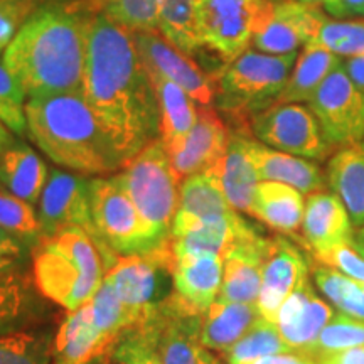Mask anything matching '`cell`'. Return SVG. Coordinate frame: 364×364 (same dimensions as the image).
I'll return each instance as SVG.
<instances>
[{"label": "cell", "instance_id": "cell-1", "mask_svg": "<svg viewBox=\"0 0 364 364\" xmlns=\"http://www.w3.org/2000/svg\"><path fill=\"white\" fill-rule=\"evenodd\" d=\"M83 97L129 161L161 139L157 95L134 33L100 14L90 24Z\"/></svg>", "mask_w": 364, "mask_h": 364}, {"label": "cell", "instance_id": "cell-2", "mask_svg": "<svg viewBox=\"0 0 364 364\" xmlns=\"http://www.w3.org/2000/svg\"><path fill=\"white\" fill-rule=\"evenodd\" d=\"M85 0H44L4 51L27 100L83 91L90 24Z\"/></svg>", "mask_w": 364, "mask_h": 364}, {"label": "cell", "instance_id": "cell-3", "mask_svg": "<svg viewBox=\"0 0 364 364\" xmlns=\"http://www.w3.org/2000/svg\"><path fill=\"white\" fill-rule=\"evenodd\" d=\"M27 135L49 161L81 176H113L129 162L83 91L29 98Z\"/></svg>", "mask_w": 364, "mask_h": 364}, {"label": "cell", "instance_id": "cell-4", "mask_svg": "<svg viewBox=\"0 0 364 364\" xmlns=\"http://www.w3.org/2000/svg\"><path fill=\"white\" fill-rule=\"evenodd\" d=\"M118 255L83 228L44 236L33 250L31 272L39 292L54 306L76 311L97 294Z\"/></svg>", "mask_w": 364, "mask_h": 364}, {"label": "cell", "instance_id": "cell-5", "mask_svg": "<svg viewBox=\"0 0 364 364\" xmlns=\"http://www.w3.org/2000/svg\"><path fill=\"white\" fill-rule=\"evenodd\" d=\"M297 53L275 56L248 49L215 80V105L231 120L243 124L279 102L294 70Z\"/></svg>", "mask_w": 364, "mask_h": 364}, {"label": "cell", "instance_id": "cell-6", "mask_svg": "<svg viewBox=\"0 0 364 364\" xmlns=\"http://www.w3.org/2000/svg\"><path fill=\"white\" fill-rule=\"evenodd\" d=\"M117 177L157 245L169 243L172 223L179 208L181 177L172 166L162 140H154L140 150L124 169L117 172Z\"/></svg>", "mask_w": 364, "mask_h": 364}, {"label": "cell", "instance_id": "cell-7", "mask_svg": "<svg viewBox=\"0 0 364 364\" xmlns=\"http://www.w3.org/2000/svg\"><path fill=\"white\" fill-rule=\"evenodd\" d=\"M174 265L176 255L169 241L150 252L118 257L105 273L103 279L110 282L130 314L132 329L142 326L154 309L174 292Z\"/></svg>", "mask_w": 364, "mask_h": 364}, {"label": "cell", "instance_id": "cell-8", "mask_svg": "<svg viewBox=\"0 0 364 364\" xmlns=\"http://www.w3.org/2000/svg\"><path fill=\"white\" fill-rule=\"evenodd\" d=\"M91 189V220L95 240L107 245L118 257L145 253L157 245L117 174L93 177Z\"/></svg>", "mask_w": 364, "mask_h": 364}, {"label": "cell", "instance_id": "cell-9", "mask_svg": "<svg viewBox=\"0 0 364 364\" xmlns=\"http://www.w3.org/2000/svg\"><path fill=\"white\" fill-rule=\"evenodd\" d=\"M273 0H196L194 27L201 48L231 63L248 51Z\"/></svg>", "mask_w": 364, "mask_h": 364}, {"label": "cell", "instance_id": "cell-10", "mask_svg": "<svg viewBox=\"0 0 364 364\" xmlns=\"http://www.w3.org/2000/svg\"><path fill=\"white\" fill-rule=\"evenodd\" d=\"M201 311L172 292L139 327L152 341L161 364H223L201 343Z\"/></svg>", "mask_w": 364, "mask_h": 364}, {"label": "cell", "instance_id": "cell-11", "mask_svg": "<svg viewBox=\"0 0 364 364\" xmlns=\"http://www.w3.org/2000/svg\"><path fill=\"white\" fill-rule=\"evenodd\" d=\"M250 122L255 139L280 152L324 161L334 150L316 115L304 103H275Z\"/></svg>", "mask_w": 364, "mask_h": 364}, {"label": "cell", "instance_id": "cell-12", "mask_svg": "<svg viewBox=\"0 0 364 364\" xmlns=\"http://www.w3.org/2000/svg\"><path fill=\"white\" fill-rule=\"evenodd\" d=\"M332 149L364 140V93L353 83L343 61L327 76L309 102Z\"/></svg>", "mask_w": 364, "mask_h": 364}, {"label": "cell", "instance_id": "cell-13", "mask_svg": "<svg viewBox=\"0 0 364 364\" xmlns=\"http://www.w3.org/2000/svg\"><path fill=\"white\" fill-rule=\"evenodd\" d=\"M86 176L66 169H51L38 203L43 236H53L68 228H83L95 238L91 220V189Z\"/></svg>", "mask_w": 364, "mask_h": 364}, {"label": "cell", "instance_id": "cell-14", "mask_svg": "<svg viewBox=\"0 0 364 364\" xmlns=\"http://www.w3.org/2000/svg\"><path fill=\"white\" fill-rule=\"evenodd\" d=\"M309 273L311 262L294 241L284 235L267 238L262 289L257 300L260 316L275 324L280 307L299 287L306 284Z\"/></svg>", "mask_w": 364, "mask_h": 364}, {"label": "cell", "instance_id": "cell-15", "mask_svg": "<svg viewBox=\"0 0 364 364\" xmlns=\"http://www.w3.org/2000/svg\"><path fill=\"white\" fill-rule=\"evenodd\" d=\"M134 39L144 68L179 85L198 107L215 105V80L209 78L193 58L179 51L159 31L134 33Z\"/></svg>", "mask_w": 364, "mask_h": 364}, {"label": "cell", "instance_id": "cell-16", "mask_svg": "<svg viewBox=\"0 0 364 364\" xmlns=\"http://www.w3.org/2000/svg\"><path fill=\"white\" fill-rule=\"evenodd\" d=\"M327 17L322 7L295 0H273L270 14L252 46L257 51L275 56L294 54L316 38Z\"/></svg>", "mask_w": 364, "mask_h": 364}, {"label": "cell", "instance_id": "cell-17", "mask_svg": "<svg viewBox=\"0 0 364 364\" xmlns=\"http://www.w3.org/2000/svg\"><path fill=\"white\" fill-rule=\"evenodd\" d=\"M39 292L31 268L0 277V336L53 326V307Z\"/></svg>", "mask_w": 364, "mask_h": 364}, {"label": "cell", "instance_id": "cell-18", "mask_svg": "<svg viewBox=\"0 0 364 364\" xmlns=\"http://www.w3.org/2000/svg\"><path fill=\"white\" fill-rule=\"evenodd\" d=\"M117 344L107 339L93 322L90 302L66 311L56 327L53 364H103L112 361Z\"/></svg>", "mask_w": 364, "mask_h": 364}, {"label": "cell", "instance_id": "cell-19", "mask_svg": "<svg viewBox=\"0 0 364 364\" xmlns=\"http://www.w3.org/2000/svg\"><path fill=\"white\" fill-rule=\"evenodd\" d=\"M231 132L215 107H198V120L176 150L169 154L172 166L181 179L203 174L225 157Z\"/></svg>", "mask_w": 364, "mask_h": 364}, {"label": "cell", "instance_id": "cell-20", "mask_svg": "<svg viewBox=\"0 0 364 364\" xmlns=\"http://www.w3.org/2000/svg\"><path fill=\"white\" fill-rule=\"evenodd\" d=\"M353 228L348 208L338 196L332 191H317L306 198L299 245H302L311 257H317L351 238Z\"/></svg>", "mask_w": 364, "mask_h": 364}, {"label": "cell", "instance_id": "cell-21", "mask_svg": "<svg viewBox=\"0 0 364 364\" xmlns=\"http://www.w3.org/2000/svg\"><path fill=\"white\" fill-rule=\"evenodd\" d=\"M332 317V307L317 297L316 289L307 280L285 300L275 326L285 343L297 354H304L318 339Z\"/></svg>", "mask_w": 364, "mask_h": 364}, {"label": "cell", "instance_id": "cell-22", "mask_svg": "<svg viewBox=\"0 0 364 364\" xmlns=\"http://www.w3.org/2000/svg\"><path fill=\"white\" fill-rule=\"evenodd\" d=\"M267 236L257 233L238 241L223 258V282L216 300L257 304L262 289Z\"/></svg>", "mask_w": 364, "mask_h": 364}, {"label": "cell", "instance_id": "cell-23", "mask_svg": "<svg viewBox=\"0 0 364 364\" xmlns=\"http://www.w3.org/2000/svg\"><path fill=\"white\" fill-rule=\"evenodd\" d=\"M245 149L260 181H275L292 186L302 194L326 189V176L311 159L280 152L245 135Z\"/></svg>", "mask_w": 364, "mask_h": 364}, {"label": "cell", "instance_id": "cell-24", "mask_svg": "<svg viewBox=\"0 0 364 364\" xmlns=\"http://www.w3.org/2000/svg\"><path fill=\"white\" fill-rule=\"evenodd\" d=\"M174 292L198 311L204 312L218 299L223 282V258L213 253L177 255Z\"/></svg>", "mask_w": 364, "mask_h": 364}, {"label": "cell", "instance_id": "cell-25", "mask_svg": "<svg viewBox=\"0 0 364 364\" xmlns=\"http://www.w3.org/2000/svg\"><path fill=\"white\" fill-rule=\"evenodd\" d=\"M306 199L299 189L284 182L260 181L255 191L250 216L277 231L299 241Z\"/></svg>", "mask_w": 364, "mask_h": 364}, {"label": "cell", "instance_id": "cell-26", "mask_svg": "<svg viewBox=\"0 0 364 364\" xmlns=\"http://www.w3.org/2000/svg\"><path fill=\"white\" fill-rule=\"evenodd\" d=\"M49 167L33 147L21 139L0 152V188L31 204H38Z\"/></svg>", "mask_w": 364, "mask_h": 364}, {"label": "cell", "instance_id": "cell-27", "mask_svg": "<svg viewBox=\"0 0 364 364\" xmlns=\"http://www.w3.org/2000/svg\"><path fill=\"white\" fill-rule=\"evenodd\" d=\"M245 132H233L228 144L225 157L216 164L209 174L220 181L228 203L238 213L250 216L255 199V191L260 179L245 149Z\"/></svg>", "mask_w": 364, "mask_h": 364}, {"label": "cell", "instance_id": "cell-28", "mask_svg": "<svg viewBox=\"0 0 364 364\" xmlns=\"http://www.w3.org/2000/svg\"><path fill=\"white\" fill-rule=\"evenodd\" d=\"M156 90L159 110H161V140L167 154L176 150L191 134L198 120V105L193 98L161 73L147 70Z\"/></svg>", "mask_w": 364, "mask_h": 364}, {"label": "cell", "instance_id": "cell-29", "mask_svg": "<svg viewBox=\"0 0 364 364\" xmlns=\"http://www.w3.org/2000/svg\"><path fill=\"white\" fill-rule=\"evenodd\" d=\"M327 186L348 208L353 225L364 226V140L338 149L327 162Z\"/></svg>", "mask_w": 364, "mask_h": 364}, {"label": "cell", "instance_id": "cell-30", "mask_svg": "<svg viewBox=\"0 0 364 364\" xmlns=\"http://www.w3.org/2000/svg\"><path fill=\"white\" fill-rule=\"evenodd\" d=\"M260 317L257 304L215 300L201 317V343L225 356Z\"/></svg>", "mask_w": 364, "mask_h": 364}, {"label": "cell", "instance_id": "cell-31", "mask_svg": "<svg viewBox=\"0 0 364 364\" xmlns=\"http://www.w3.org/2000/svg\"><path fill=\"white\" fill-rule=\"evenodd\" d=\"M341 61L343 59L339 56L321 46L312 43L304 46L302 51L297 54L290 78L277 103H309L327 76L341 65Z\"/></svg>", "mask_w": 364, "mask_h": 364}, {"label": "cell", "instance_id": "cell-32", "mask_svg": "<svg viewBox=\"0 0 364 364\" xmlns=\"http://www.w3.org/2000/svg\"><path fill=\"white\" fill-rule=\"evenodd\" d=\"M238 213L228 203L220 181L209 172L184 177L179 188L177 220H211Z\"/></svg>", "mask_w": 364, "mask_h": 364}, {"label": "cell", "instance_id": "cell-33", "mask_svg": "<svg viewBox=\"0 0 364 364\" xmlns=\"http://www.w3.org/2000/svg\"><path fill=\"white\" fill-rule=\"evenodd\" d=\"M311 273L314 285L332 306H336L346 316L364 321V289L361 282H356L343 272L322 263L311 260Z\"/></svg>", "mask_w": 364, "mask_h": 364}, {"label": "cell", "instance_id": "cell-34", "mask_svg": "<svg viewBox=\"0 0 364 364\" xmlns=\"http://www.w3.org/2000/svg\"><path fill=\"white\" fill-rule=\"evenodd\" d=\"M53 326L0 336V364H53Z\"/></svg>", "mask_w": 364, "mask_h": 364}, {"label": "cell", "instance_id": "cell-35", "mask_svg": "<svg viewBox=\"0 0 364 364\" xmlns=\"http://www.w3.org/2000/svg\"><path fill=\"white\" fill-rule=\"evenodd\" d=\"M272 354H297L282 338L279 327L262 316L225 354L226 364H248Z\"/></svg>", "mask_w": 364, "mask_h": 364}, {"label": "cell", "instance_id": "cell-36", "mask_svg": "<svg viewBox=\"0 0 364 364\" xmlns=\"http://www.w3.org/2000/svg\"><path fill=\"white\" fill-rule=\"evenodd\" d=\"M196 0H161L157 31L188 56L201 48L194 27Z\"/></svg>", "mask_w": 364, "mask_h": 364}, {"label": "cell", "instance_id": "cell-37", "mask_svg": "<svg viewBox=\"0 0 364 364\" xmlns=\"http://www.w3.org/2000/svg\"><path fill=\"white\" fill-rule=\"evenodd\" d=\"M93 14L107 17L130 33L157 31L161 0H85Z\"/></svg>", "mask_w": 364, "mask_h": 364}, {"label": "cell", "instance_id": "cell-38", "mask_svg": "<svg viewBox=\"0 0 364 364\" xmlns=\"http://www.w3.org/2000/svg\"><path fill=\"white\" fill-rule=\"evenodd\" d=\"M91 314H93V322L107 339L118 346L127 332L132 331L134 322H132L130 314L127 312L120 297H118L115 289L110 282L103 279L102 285L90 300Z\"/></svg>", "mask_w": 364, "mask_h": 364}, {"label": "cell", "instance_id": "cell-39", "mask_svg": "<svg viewBox=\"0 0 364 364\" xmlns=\"http://www.w3.org/2000/svg\"><path fill=\"white\" fill-rule=\"evenodd\" d=\"M0 228L34 250L44 238L34 204L0 188Z\"/></svg>", "mask_w": 364, "mask_h": 364}, {"label": "cell", "instance_id": "cell-40", "mask_svg": "<svg viewBox=\"0 0 364 364\" xmlns=\"http://www.w3.org/2000/svg\"><path fill=\"white\" fill-rule=\"evenodd\" d=\"M312 44L341 59L364 56V19H327L318 27Z\"/></svg>", "mask_w": 364, "mask_h": 364}, {"label": "cell", "instance_id": "cell-41", "mask_svg": "<svg viewBox=\"0 0 364 364\" xmlns=\"http://www.w3.org/2000/svg\"><path fill=\"white\" fill-rule=\"evenodd\" d=\"M358 346H364V321L341 312L334 314L318 339L304 354L316 359L322 354L358 348Z\"/></svg>", "mask_w": 364, "mask_h": 364}, {"label": "cell", "instance_id": "cell-42", "mask_svg": "<svg viewBox=\"0 0 364 364\" xmlns=\"http://www.w3.org/2000/svg\"><path fill=\"white\" fill-rule=\"evenodd\" d=\"M26 103L24 90L7 68L4 53H0V122L16 135H27Z\"/></svg>", "mask_w": 364, "mask_h": 364}, {"label": "cell", "instance_id": "cell-43", "mask_svg": "<svg viewBox=\"0 0 364 364\" xmlns=\"http://www.w3.org/2000/svg\"><path fill=\"white\" fill-rule=\"evenodd\" d=\"M312 258L364 284V240L359 238L358 233H354L344 243L336 245L334 248Z\"/></svg>", "mask_w": 364, "mask_h": 364}, {"label": "cell", "instance_id": "cell-44", "mask_svg": "<svg viewBox=\"0 0 364 364\" xmlns=\"http://www.w3.org/2000/svg\"><path fill=\"white\" fill-rule=\"evenodd\" d=\"M112 361L117 364H161L152 341L140 327L127 332L113 351Z\"/></svg>", "mask_w": 364, "mask_h": 364}, {"label": "cell", "instance_id": "cell-45", "mask_svg": "<svg viewBox=\"0 0 364 364\" xmlns=\"http://www.w3.org/2000/svg\"><path fill=\"white\" fill-rule=\"evenodd\" d=\"M44 0H0V53L12 43L29 16Z\"/></svg>", "mask_w": 364, "mask_h": 364}, {"label": "cell", "instance_id": "cell-46", "mask_svg": "<svg viewBox=\"0 0 364 364\" xmlns=\"http://www.w3.org/2000/svg\"><path fill=\"white\" fill-rule=\"evenodd\" d=\"M33 250L0 228V277L19 272L31 265Z\"/></svg>", "mask_w": 364, "mask_h": 364}, {"label": "cell", "instance_id": "cell-47", "mask_svg": "<svg viewBox=\"0 0 364 364\" xmlns=\"http://www.w3.org/2000/svg\"><path fill=\"white\" fill-rule=\"evenodd\" d=\"M322 11L331 19H364V0H326Z\"/></svg>", "mask_w": 364, "mask_h": 364}, {"label": "cell", "instance_id": "cell-48", "mask_svg": "<svg viewBox=\"0 0 364 364\" xmlns=\"http://www.w3.org/2000/svg\"><path fill=\"white\" fill-rule=\"evenodd\" d=\"M314 361H316V364H364V346L322 354Z\"/></svg>", "mask_w": 364, "mask_h": 364}, {"label": "cell", "instance_id": "cell-49", "mask_svg": "<svg viewBox=\"0 0 364 364\" xmlns=\"http://www.w3.org/2000/svg\"><path fill=\"white\" fill-rule=\"evenodd\" d=\"M248 364H316V361L306 354H272V356L255 359Z\"/></svg>", "mask_w": 364, "mask_h": 364}, {"label": "cell", "instance_id": "cell-50", "mask_svg": "<svg viewBox=\"0 0 364 364\" xmlns=\"http://www.w3.org/2000/svg\"><path fill=\"white\" fill-rule=\"evenodd\" d=\"M343 68L353 80V83L364 93V56L343 59Z\"/></svg>", "mask_w": 364, "mask_h": 364}, {"label": "cell", "instance_id": "cell-51", "mask_svg": "<svg viewBox=\"0 0 364 364\" xmlns=\"http://www.w3.org/2000/svg\"><path fill=\"white\" fill-rule=\"evenodd\" d=\"M16 134H14L4 122H0V152H2L4 149H7L11 144L16 142Z\"/></svg>", "mask_w": 364, "mask_h": 364}, {"label": "cell", "instance_id": "cell-52", "mask_svg": "<svg viewBox=\"0 0 364 364\" xmlns=\"http://www.w3.org/2000/svg\"><path fill=\"white\" fill-rule=\"evenodd\" d=\"M295 2H302V4H309V6L322 7V6H324L326 0H295Z\"/></svg>", "mask_w": 364, "mask_h": 364}, {"label": "cell", "instance_id": "cell-53", "mask_svg": "<svg viewBox=\"0 0 364 364\" xmlns=\"http://www.w3.org/2000/svg\"><path fill=\"white\" fill-rule=\"evenodd\" d=\"M358 236H359V238L364 240V226L359 228V230H358Z\"/></svg>", "mask_w": 364, "mask_h": 364}, {"label": "cell", "instance_id": "cell-54", "mask_svg": "<svg viewBox=\"0 0 364 364\" xmlns=\"http://www.w3.org/2000/svg\"><path fill=\"white\" fill-rule=\"evenodd\" d=\"M361 285H363V289H364V284H361Z\"/></svg>", "mask_w": 364, "mask_h": 364}]
</instances>
